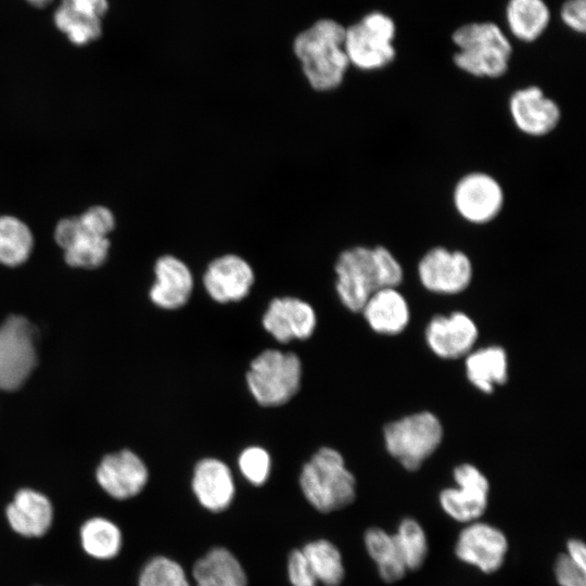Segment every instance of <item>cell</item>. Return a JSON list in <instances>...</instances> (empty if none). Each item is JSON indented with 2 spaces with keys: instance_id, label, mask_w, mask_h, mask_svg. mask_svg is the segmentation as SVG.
Masks as SVG:
<instances>
[{
  "instance_id": "cell-35",
  "label": "cell",
  "mask_w": 586,
  "mask_h": 586,
  "mask_svg": "<svg viewBox=\"0 0 586 586\" xmlns=\"http://www.w3.org/2000/svg\"><path fill=\"white\" fill-rule=\"evenodd\" d=\"M286 571L292 586L318 585V581L301 549H293L289 553Z\"/></svg>"
},
{
  "instance_id": "cell-9",
  "label": "cell",
  "mask_w": 586,
  "mask_h": 586,
  "mask_svg": "<svg viewBox=\"0 0 586 586\" xmlns=\"http://www.w3.org/2000/svg\"><path fill=\"white\" fill-rule=\"evenodd\" d=\"M36 331L23 316H10L0 326V390L18 388L36 365Z\"/></svg>"
},
{
  "instance_id": "cell-20",
  "label": "cell",
  "mask_w": 586,
  "mask_h": 586,
  "mask_svg": "<svg viewBox=\"0 0 586 586\" xmlns=\"http://www.w3.org/2000/svg\"><path fill=\"white\" fill-rule=\"evenodd\" d=\"M10 527L21 536H43L53 521V507L49 498L30 488H22L5 508Z\"/></svg>"
},
{
  "instance_id": "cell-13",
  "label": "cell",
  "mask_w": 586,
  "mask_h": 586,
  "mask_svg": "<svg viewBox=\"0 0 586 586\" xmlns=\"http://www.w3.org/2000/svg\"><path fill=\"white\" fill-rule=\"evenodd\" d=\"M508 111L514 127L533 138L551 133L561 120L559 104L536 85L515 89L509 97Z\"/></svg>"
},
{
  "instance_id": "cell-27",
  "label": "cell",
  "mask_w": 586,
  "mask_h": 586,
  "mask_svg": "<svg viewBox=\"0 0 586 586\" xmlns=\"http://www.w3.org/2000/svg\"><path fill=\"white\" fill-rule=\"evenodd\" d=\"M316 579L324 586H341L345 569L339 548L328 539L307 543L301 549Z\"/></svg>"
},
{
  "instance_id": "cell-36",
  "label": "cell",
  "mask_w": 586,
  "mask_h": 586,
  "mask_svg": "<svg viewBox=\"0 0 586 586\" xmlns=\"http://www.w3.org/2000/svg\"><path fill=\"white\" fill-rule=\"evenodd\" d=\"M559 586H586V570L572 561L566 553H560L553 566Z\"/></svg>"
},
{
  "instance_id": "cell-29",
  "label": "cell",
  "mask_w": 586,
  "mask_h": 586,
  "mask_svg": "<svg viewBox=\"0 0 586 586\" xmlns=\"http://www.w3.org/2000/svg\"><path fill=\"white\" fill-rule=\"evenodd\" d=\"M53 23L76 46L98 40L103 31L102 18L73 11L63 4L54 11Z\"/></svg>"
},
{
  "instance_id": "cell-34",
  "label": "cell",
  "mask_w": 586,
  "mask_h": 586,
  "mask_svg": "<svg viewBox=\"0 0 586 586\" xmlns=\"http://www.w3.org/2000/svg\"><path fill=\"white\" fill-rule=\"evenodd\" d=\"M80 224L88 234L105 237L114 227V216L103 206H93L79 216Z\"/></svg>"
},
{
  "instance_id": "cell-39",
  "label": "cell",
  "mask_w": 586,
  "mask_h": 586,
  "mask_svg": "<svg viewBox=\"0 0 586 586\" xmlns=\"http://www.w3.org/2000/svg\"><path fill=\"white\" fill-rule=\"evenodd\" d=\"M73 11L102 18L109 11V0H61Z\"/></svg>"
},
{
  "instance_id": "cell-33",
  "label": "cell",
  "mask_w": 586,
  "mask_h": 586,
  "mask_svg": "<svg viewBox=\"0 0 586 586\" xmlns=\"http://www.w3.org/2000/svg\"><path fill=\"white\" fill-rule=\"evenodd\" d=\"M270 456L262 447H247L239 456V468L242 475L255 486L266 483L270 474Z\"/></svg>"
},
{
  "instance_id": "cell-10",
  "label": "cell",
  "mask_w": 586,
  "mask_h": 586,
  "mask_svg": "<svg viewBox=\"0 0 586 586\" xmlns=\"http://www.w3.org/2000/svg\"><path fill=\"white\" fill-rule=\"evenodd\" d=\"M455 487L444 488L438 496L443 511L460 523L480 520L488 506L489 483L473 464L462 463L454 469Z\"/></svg>"
},
{
  "instance_id": "cell-7",
  "label": "cell",
  "mask_w": 586,
  "mask_h": 586,
  "mask_svg": "<svg viewBox=\"0 0 586 586\" xmlns=\"http://www.w3.org/2000/svg\"><path fill=\"white\" fill-rule=\"evenodd\" d=\"M388 454L408 471H417L440 446L443 428L429 411L390 422L383 430Z\"/></svg>"
},
{
  "instance_id": "cell-26",
  "label": "cell",
  "mask_w": 586,
  "mask_h": 586,
  "mask_svg": "<svg viewBox=\"0 0 586 586\" xmlns=\"http://www.w3.org/2000/svg\"><path fill=\"white\" fill-rule=\"evenodd\" d=\"M79 536L85 552L98 560L115 558L123 544L119 527L102 517H93L84 522Z\"/></svg>"
},
{
  "instance_id": "cell-22",
  "label": "cell",
  "mask_w": 586,
  "mask_h": 586,
  "mask_svg": "<svg viewBox=\"0 0 586 586\" xmlns=\"http://www.w3.org/2000/svg\"><path fill=\"white\" fill-rule=\"evenodd\" d=\"M192 577L196 586H247L241 562L221 546L213 547L194 562Z\"/></svg>"
},
{
  "instance_id": "cell-38",
  "label": "cell",
  "mask_w": 586,
  "mask_h": 586,
  "mask_svg": "<svg viewBox=\"0 0 586 586\" xmlns=\"http://www.w3.org/2000/svg\"><path fill=\"white\" fill-rule=\"evenodd\" d=\"M85 233L87 232L84 230L79 217H72L58 224L54 238L56 243L65 251Z\"/></svg>"
},
{
  "instance_id": "cell-24",
  "label": "cell",
  "mask_w": 586,
  "mask_h": 586,
  "mask_svg": "<svg viewBox=\"0 0 586 586\" xmlns=\"http://www.w3.org/2000/svg\"><path fill=\"white\" fill-rule=\"evenodd\" d=\"M466 370L469 381L484 393H492L495 385L506 383L508 360L500 346H487L468 354Z\"/></svg>"
},
{
  "instance_id": "cell-14",
  "label": "cell",
  "mask_w": 586,
  "mask_h": 586,
  "mask_svg": "<svg viewBox=\"0 0 586 586\" xmlns=\"http://www.w3.org/2000/svg\"><path fill=\"white\" fill-rule=\"evenodd\" d=\"M254 282L255 272L250 263L233 253L214 258L203 273V285L207 294L221 304L243 300Z\"/></svg>"
},
{
  "instance_id": "cell-30",
  "label": "cell",
  "mask_w": 586,
  "mask_h": 586,
  "mask_svg": "<svg viewBox=\"0 0 586 586\" xmlns=\"http://www.w3.org/2000/svg\"><path fill=\"white\" fill-rule=\"evenodd\" d=\"M394 536L408 572L419 570L429 553L428 538L422 525L413 518H404Z\"/></svg>"
},
{
  "instance_id": "cell-3",
  "label": "cell",
  "mask_w": 586,
  "mask_h": 586,
  "mask_svg": "<svg viewBox=\"0 0 586 586\" xmlns=\"http://www.w3.org/2000/svg\"><path fill=\"white\" fill-rule=\"evenodd\" d=\"M451 41L457 48L453 61L461 72L488 79L500 78L508 72L513 48L496 23H466L453 31Z\"/></svg>"
},
{
  "instance_id": "cell-28",
  "label": "cell",
  "mask_w": 586,
  "mask_h": 586,
  "mask_svg": "<svg viewBox=\"0 0 586 586\" xmlns=\"http://www.w3.org/2000/svg\"><path fill=\"white\" fill-rule=\"evenodd\" d=\"M33 237L28 227L11 216L0 217V263L17 266L24 263L31 251Z\"/></svg>"
},
{
  "instance_id": "cell-32",
  "label": "cell",
  "mask_w": 586,
  "mask_h": 586,
  "mask_svg": "<svg viewBox=\"0 0 586 586\" xmlns=\"http://www.w3.org/2000/svg\"><path fill=\"white\" fill-rule=\"evenodd\" d=\"M109 246L110 242L105 237L85 233L65 250V260L74 267H99L107 256Z\"/></svg>"
},
{
  "instance_id": "cell-16",
  "label": "cell",
  "mask_w": 586,
  "mask_h": 586,
  "mask_svg": "<svg viewBox=\"0 0 586 586\" xmlns=\"http://www.w3.org/2000/svg\"><path fill=\"white\" fill-rule=\"evenodd\" d=\"M316 324L314 308L307 302L292 296L271 300L263 316L265 330L281 343L308 339Z\"/></svg>"
},
{
  "instance_id": "cell-1",
  "label": "cell",
  "mask_w": 586,
  "mask_h": 586,
  "mask_svg": "<svg viewBox=\"0 0 586 586\" xmlns=\"http://www.w3.org/2000/svg\"><path fill=\"white\" fill-rule=\"evenodd\" d=\"M334 271L339 298L354 313L361 311L375 291L397 288L404 278L400 263L383 245H356L343 250L335 260Z\"/></svg>"
},
{
  "instance_id": "cell-4",
  "label": "cell",
  "mask_w": 586,
  "mask_h": 586,
  "mask_svg": "<svg viewBox=\"0 0 586 586\" xmlns=\"http://www.w3.org/2000/svg\"><path fill=\"white\" fill-rule=\"evenodd\" d=\"M300 486L306 500L321 513L344 509L356 498L354 474L343 456L330 447L320 448L303 466Z\"/></svg>"
},
{
  "instance_id": "cell-11",
  "label": "cell",
  "mask_w": 586,
  "mask_h": 586,
  "mask_svg": "<svg viewBox=\"0 0 586 586\" xmlns=\"http://www.w3.org/2000/svg\"><path fill=\"white\" fill-rule=\"evenodd\" d=\"M421 284L437 294H457L471 283L473 266L470 257L460 250L434 246L418 263Z\"/></svg>"
},
{
  "instance_id": "cell-2",
  "label": "cell",
  "mask_w": 586,
  "mask_h": 586,
  "mask_svg": "<svg viewBox=\"0 0 586 586\" xmlns=\"http://www.w3.org/2000/svg\"><path fill=\"white\" fill-rule=\"evenodd\" d=\"M345 27L333 20H320L301 33L293 50L309 86L332 91L344 81L349 65L344 50Z\"/></svg>"
},
{
  "instance_id": "cell-18",
  "label": "cell",
  "mask_w": 586,
  "mask_h": 586,
  "mask_svg": "<svg viewBox=\"0 0 586 586\" xmlns=\"http://www.w3.org/2000/svg\"><path fill=\"white\" fill-rule=\"evenodd\" d=\"M191 486L200 505L214 513L228 509L235 493L230 469L216 458H204L196 462Z\"/></svg>"
},
{
  "instance_id": "cell-6",
  "label": "cell",
  "mask_w": 586,
  "mask_h": 586,
  "mask_svg": "<svg viewBox=\"0 0 586 586\" xmlns=\"http://www.w3.org/2000/svg\"><path fill=\"white\" fill-rule=\"evenodd\" d=\"M302 364L292 352L266 349L251 362L246 382L255 400L265 407L288 403L300 390Z\"/></svg>"
},
{
  "instance_id": "cell-23",
  "label": "cell",
  "mask_w": 586,
  "mask_h": 586,
  "mask_svg": "<svg viewBox=\"0 0 586 586\" xmlns=\"http://www.w3.org/2000/svg\"><path fill=\"white\" fill-rule=\"evenodd\" d=\"M550 10L545 0H508L505 20L510 35L531 43L539 39L550 24Z\"/></svg>"
},
{
  "instance_id": "cell-5",
  "label": "cell",
  "mask_w": 586,
  "mask_h": 586,
  "mask_svg": "<svg viewBox=\"0 0 586 586\" xmlns=\"http://www.w3.org/2000/svg\"><path fill=\"white\" fill-rule=\"evenodd\" d=\"M395 38L396 24L390 15L381 11L366 14L345 28L344 50L349 65L364 72L385 68L396 58Z\"/></svg>"
},
{
  "instance_id": "cell-15",
  "label": "cell",
  "mask_w": 586,
  "mask_h": 586,
  "mask_svg": "<svg viewBox=\"0 0 586 586\" xmlns=\"http://www.w3.org/2000/svg\"><path fill=\"white\" fill-rule=\"evenodd\" d=\"M99 485L113 498L125 500L137 496L149 477L144 462L124 449L105 456L95 472Z\"/></svg>"
},
{
  "instance_id": "cell-31",
  "label": "cell",
  "mask_w": 586,
  "mask_h": 586,
  "mask_svg": "<svg viewBox=\"0 0 586 586\" xmlns=\"http://www.w3.org/2000/svg\"><path fill=\"white\" fill-rule=\"evenodd\" d=\"M138 586H191L184 570L175 560L156 556L142 568Z\"/></svg>"
},
{
  "instance_id": "cell-19",
  "label": "cell",
  "mask_w": 586,
  "mask_h": 586,
  "mask_svg": "<svg viewBox=\"0 0 586 586\" xmlns=\"http://www.w3.org/2000/svg\"><path fill=\"white\" fill-rule=\"evenodd\" d=\"M155 282L150 290L151 301L165 309H177L189 301L193 291V275L179 257L166 254L154 265Z\"/></svg>"
},
{
  "instance_id": "cell-37",
  "label": "cell",
  "mask_w": 586,
  "mask_h": 586,
  "mask_svg": "<svg viewBox=\"0 0 586 586\" xmlns=\"http://www.w3.org/2000/svg\"><path fill=\"white\" fill-rule=\"evenodd\" d=\"M563 24L577 34L586 30V0H565L560 9Z\"/></svg>"
},
{
  "instance_id": "cell-17",
  "label": "cell",
  "mask_w": 586,
  "mask_h": 586,
  "mask_svg": "<svg viewBox=\"0 0 586 586\" xmlns=\"http://www.w3.org/2000/svg\"><path fill=\"white\" fill-rule=\"evenodd\" d=\"M479 332L473 320L464 313L435 316L425 329V341L441 358L456 359L468 355Z\"/></svg>"
},
{
  "instance_id": "cell-21",
  "label": "cell",
  "mask_w": 586,
  "mask_h": 586,
  "mask_svg": "<svg viewBox=\"0 0 586 586\" xmlns=\"http://www.w3.org/2000/svg\"><path fill=\"white\" fill-rule=\"evenodd\" d=\"M370 328L381 334H398L409 322L408 304L396 288L375 291L361 309Z\"/></svg>"
},
{
  "instance_id": "cell-25",
  "label": "cell",
  "mask_w": 586,
  "mask_h": 586,
  "mask_svg": "<svg viewBox=\"0 0 586 586\" xmlns=\"http://www.w3.org/2000/svg\"><path fill=\"white\" fill-rule=\"evenodd\" d=\"M364 543L385 583H395L405 577L408 570L394 534L380 527H370L365 532Z\"/></svg>"
},
{
  "instance_id": "cell-40",
  "label": "cell",
  "mask_w": 586,
  "mask_h": 586,
  "mask_svg": "<svg viewBox=\"0 0 586 586\" xmlns=\"http://www.w3.org/2000/svg\"><path fill=\"white\" fill-rule=\"evenodd\" d=\"M568 557L574 561L578 566L586 570V547L583 540L578 538H571L566 542Z\"/></svg>"
},
{
  "instance_id": "cell-12",
  "label": "cell",
  "mask_w": 586,
  "mask_h": 586,
  "mask_svg": "<svg viewBox=\"0 0 586 586\" xmlns=\"http://www.w3.org/2000/svg\"><path fill=\"white\" fill-rule=\"evenodd\" d=\"M508 548L507 536L500 528L477 520L459 532L455 555L461 562L492 574L504 565Z\"/></svg>"
},
{
  "instance_id": "cell-41",
  "label": "cell",
  "mask_w": 586,
  "mask_h": 586,
  "mask_svg": "<svg viewBox=\"0 0 586 586\" xmlns=\"http://www.w3.org/2000/svg\"><path fill=\"white\" fill-rule=\"evenodd\" d=\"M29 4L36 7V8H44L48 7L53 2V0H26Z\"/></svg>"
},
{
  "instance_id": "cell-8",
  "label": "cell",
  "mask_w": 586,
  "mask_h": 586,
  "mask_svg": "<svg viewBox=\"0 0 586 586\" xmlns=\"http://www.w3.org/2000/svg\"><path fill=\"white\" fill-rule=\"evenodd\" d=\"M451 201L462 220L482 226L500 215L505 205V191L500 181L492 174L472 170L456 181Z\"/></svg>"
}]
</instances>
